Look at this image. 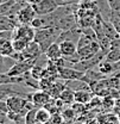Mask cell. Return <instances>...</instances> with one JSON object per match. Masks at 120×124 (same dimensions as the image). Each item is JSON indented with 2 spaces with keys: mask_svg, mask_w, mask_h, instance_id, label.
Segmentation results:
<instances>
[{
  "mask_svg": "<svg viewBox=\"0 0 120 124\" xmlns=\"http://www.w3.org/2000/svg\"><path fill=\"white\" fill-rule=\"evenodd\" d=\"M44 124H50V123H44Z\"/></svg>",
  "mask_w": 120,
  "mask_h": 124,
  "instance_id": "d590c367",
  "label": "cell"
},
{
  "mask_svg": "<svg viewBox=\"0 0 120 124\" xmlns=\"http://www.w3.org/2000/svg\"><path fill=\"white\" fill-rule=\"evenodd\" d=\"M52 82H54V81H51V80H49V79H45V78L39 79V90L46 91V92H48V91L50 90Z\"/></svg>",
  "mask_w": 120,
  "mask_h": 124,
  "instance_id": "d4e9b609",
  "label": "cell"
},
{
  "mask_svg": "<svg viewBox=\"0 0 120 124\" xmlns=\"http://www.w3.org/2000/svg\"><path fill=\"white\" fill-rule=\"evenodd\" d=\"M115 108V112H117V117H118V121L120 122V108Z\"/></svg>",
  "mask_w": 120,
  "mask_h": 124,
  "instance_id": "4dcf8cb0",
  "label": "cell"
},
{
  "mask_svg": "<svg viewBox=\"0 0 120 124\" xmlns=\"http://www.w3.org/2000/svg\"><path fill=\"white\" fill-rule=\"evenodd\" d=\"M61 113H62V116H63V118H64L65 122H71L76 117V112L74 111V108H71V106L65 108Z\"/></svg>",
  "mask_w": 120,
  "mask_h": 124,
  "instance_id": "603a6c76",
  "label": "cell"
},
{
  "mask_svg": "<svg viewBox=\"0 0 120 124\" xmlns=\"http://www.w3.org/2000/svg\"><path fill=\"white\" fill-rule=\"evenodd\" d=\"M112 13H114L115 16H118V17H120V10H118V11H115V12H112Z\"/></svg>",
  "mask_w": 120,
  "mask_h": 124,
  "instance_id": "836d02e7",
  "label": "cell"
},
{
  "mask_svg": "<svg viewBox=\"0 0 120 124\" xmlns=\"http://www.w3.org/2000/svg\"><path fill=\"white\" fill-rule=\"evenodd\" d=\"M83 124H100V123H99V121L96 118H90L88 121H85Z\"/></svg>",
  "mask_w": 120,
  "mask_h": 124,
  "instance_id": "f1b7e54d",
  "label": "cell"
},
{
  "mask_svg": "<svg viewBox=\"0 0 120 124\" xmlns=\"http://www.w3.org/2000/svg\"><path fill=\"white\" fill-rule=\"evenodd\" d=\"M65 87H67L65 80L58 79V80H56V81L52 82V85H51V87H50V90H49L48 92L50 93V95H51L54 99H57V98L60 97L61 93L65 90Z\"/></svg>",
  "mask_w": 120,
  "mask_h": 124,
  "instance_id": "7c38bea8",
  "label": "cell"
},
{
  "mask_svg": "<svg viewBox=\"0 0 120 124\" xmlns=\"http://www.w3.org/2000/svg\"><path fill=\"white\" fill-rule=\"evenodd\" d=\"M36 29L28 24H19L12 32V38H21L26 42H32L35 39Z\"/></svg>",
  "mask_w": 120,
  "mask_h": 124,
  "instance_id": "277c9868",
  "label": "cell"
},
{
  "mask_svg": "<svg viewBox=\"0 0 120 124\" xmlns=\"http://www.w3.org/2000/svg\"><path fill=\"white\" fill-rule=\"evenodd\" d=\"M39 59H31V60H24V61H18L10 68V70L7 72L8 75L11 77H21L26 73H29L32 67L37 63Z\"/></svg>",
  "mask_w": 120,
  "mask_h": 124,
  "instance_id": "7a4b0ae2",
  "label": "cell"
},
{
  "mask_svg": "<svg viewBox=\"0 0 120 124\" xmlns=\"http://www.w3.org/2000/svg\"><path fill=\"white\" fill-rule=\"evenodd\" d=\"M58 98H60L65 105L71 106V105L75 103V91H73V90L69 88V87H65V90L61 93Z\"/></svg>",
  "mask_w": 120,
  "mask_h": 124,
  "instance_id": "9a60e30c",
  "label": "cell"
},
{
  "mask_svg": "<svg viewBox=\"0 0 120 124\" xmlns=\"http://www.w3.org/2000/svg\"><path fill=\"white\" fill-rule=\"evenodd\" d=\"M12 32L13 31H2L0 32V55L5 57H12L15 53L12 44Z\"/></svg>",
  "mask_w": 120,
  "mask_h": 124,
  "instance_id": "3957f363",
  "label": "cell"
},
{
  "mask_svg": "<svg viewBox=\"0 0 120 124\" xmlns=\"http://www.w3.org/2000/svg\"><path fill=\"white\" fill-rule=\"evenodd\" d=\"M15 63V61L12 57H5L0 55V72L7 73L10 70V68Z\"/></svg>",
  "mask_w": 120,
  "mask_h": 124,
  "instance_id": "ac0fdd59",
  "label": "cell"
},
{
  "mask_svg": "<svg viewBox=\"0 0 120 124\" xmlns=\"http://www.w3.org/2000/svg\"><path fill=\"white\" fill-rule=\"evenodd\" d=\"M44 55L49 61H57V60H60L61 57H63L62 51H61V48H60V43L58 42L52 43L51 46L46 49Z\"/></svg>",
  "mask_w": 120,
  "mask_h": 124,
  "instance_id": "30bf717a",
  "label": "cell"
},
{
  "mask_svg": "<svg viewBox=\"0 0 120 124\" xmlns=\"http://www.w3.org/2000/svg\"><path fill=\"white\" fill-rule=\"evenodd\" d=\"M60 48L63 57H69L77 53V43L74 41H62L60 42Z\"/></svg>",
  "mask_w": 120,
  "mask_h": 124,
  "instance_id": "8fae6325",
  "label": "cell"
},
{
  "mask_svg": "<svg viewBox=\"0 0 120 124\" xmlns=\"http://www.w3.org/2000/svg\"><path fill=\"white\" fill-rule=\"evenodd\" d=\"M19 25L17 17L6 15H0V32L2 31H13Z\"/></svg>",
  "mask_w": 120,
  "mask_h": 124,
  "instance_id": "9c48e42d",
  "label": "cell"
},
{
  "mask_svg": "<svg viewBox=\"0 0 120 124\" xmlns=\"http://www.w3.org/2000/svg\"><path fill=\"white\" fill-rule=\"evenodd\" d=\"M115 108H120V98H117V101H115Z\"/></svg>",
  "mask_w": 120,
  "mask_h": 124,
  "instance_id": "1f68e13d",
  "label": "cell"
},
{
  "mask_svg": "<svg viewBox=\"0 0 120 124\" xmlns=\"http://www.w3.org/2000/svg\"><path fill=\"white\" fill-rule=\"evenodd\" d=\"M14 1H21V0H14Z\"/></svg>",
  "mask_w": 120,
  "mask_h": 124,
  "instance_id": "e575fe53",
  "label": "cell"
},
{
  "mask_svg": "<svg viewBox=\"0 0 120 124\" xmlns=\"http://www.w3.org/2000/svg\"><path fill=\"white\" fill-rule=\"evenodd\" d=\"M109 20H111V23L113 24V26H114L115 31L118 32V35L120 36V17L115 16L114 13H112L111 17H109Z\"/></svg>",
  "mask_w": 120,
  "mask_h": 124,
  "instance_id": "484cf974",
  "label": "cell"
},
{
  "mask_svg": "<svg viewBox=\"0 0 120 124\" xmlns=\"http://www.w3.org/2000/svg\"><path fill=\"white\" fill-rule=\"evenodd\" d=\"M86 75V72H81L74 67H64L60 70V79H63L65 81L69 80H83Z\"/></svg>",
  "mask_w": 120,
  "mask_h": 124,
  "instance_id": "52a82bcc",
  "label": "cell"
},
{
  "mask_svg": "<svg viewBox=\"0 0 120 124\" xmlns=\"http://www.w3.org/2000/svg\"><path fill=\"white\" fill-rule=\"evenodd\" d=\"M25 80L24 75L21 77H11L7 73L0 72V86L6 85V84H23Z\"/></svg>",
  "mask_w": 120,
  "mask_h": 124,
  "instance_id": "5bb4252c",
  "label": "cell"
},
{
  "mask_svg": "<svg viewBox=\"0 0 120 124\" xmlns=\"http://www.w3.org/2000/svg\"><path fill=\"white\" fill-rule=\"evenodd\" d=\"M32 7L38 16H45L56 11L60 7V5H58L57 0H42L38 4L32 5Z\"/></svg>",
  "mask_w": 120,
  "mask_h": 124,
  "instance_id": "5b68a950",
  "label": "cell"
},
{
  "mask_svg": "<svg viewBox=\"0 0 120 124\" xmlns=\"http://www.w3.org/2000/svg\"><path fill=\"white\" fill-rule=\"evenodd\" d=\"M37 13L36 11L33 10L32 5H29L26 4L24 7H21L19 10V12L17 13V20L19 24H28V25H31L32 20L37 17Z\"/></svg>",
  "mask_w": 120,
  "mask_h": 124,
  "instance_id": "8992f818",
  "label": "cell"
},
{
  "mask_svg": "<svg viewBox=\"0 0 120 124\" xmlns=\"http://www.w3.org/2000/svg\"><path fill=\"white\" fill-rule=\"evenodd\" d=\"M37 108H31L30 111L26 112V115H25V119H24V124H38L37 123V119H36Z\"/></svg>",
  "mask_w": 120,
  "mask_h": 124,
  "instance_id": "7402d4cb",
  "label": "cell"
},
{
  "mask_svg": "<svg viewBox=\"0 0 120 124\" xmlns=\"http://www.w3.org/2000/svg\"><path fill=\"white\" fill-rule=\"evenodd\" d=\"M61 31L58 28H44V29H39V30H36V35H35V42H37L41 48H42V51L44 54L46 51V49L51 46L52 43L57 42L58 39V36H60Z\"/></svg>",
  "mask_w": 120,
  "mask_h": 124,
  "instance_id": "6da1fadb",
  "label": "cell"
},
{
  "mask_svg": "<svg viewBox=\"0 0 120 124\" xmlns=\"http://www.w3.org/2000/svg\"><path fill=\"white\" fill-rule=\"evenodd\" d=\"M29 5H35V4H38L39 1H42V0H25Z\"/></svg>",
  "mask_w": 120,
  "mask_h": 124,
  "instance_id": "f546056e",
  "label": "cell"
},
{
  "mask_svg": "<svg viewBox=\"0 0 120 124\" xmlns=\"http://www.w3.org/2000/svg\"><path fill=\"white\" fill-rule=\"evenodd\" d=\"M106 1H107V5L112 12L120 10V0H106Z\"/></svg>",
  "mask_w": 120,
  "mask_h": 124,
  "instance_id": "4316f807",
  "label": "cell"
},
{
  "mask_svg": "<svg viewBox=\"0 0 120 124\" xmlns=\"http://www.w3.org/2000/svg\"><path fill=\"white\" fill-rule=\"evenodd\" d=\"M98 70L101 73V74H104V75H109V74H113L114 72H115V69H114V63H112V62H108L107 60H102V61L100 62L99 64H98Z\"/></svg>",
  "mask_w": 120,
  "mask_h": 124,
  "instance_id": "e0dca14e",
  "label": "cell"
},
{
  "mask_svg": "<svg viewBox=\"0 0 120 124\" xmlns=\"http://www.w3.org/2000/svg\"><path fill=\"white\" fill-rule=\"evenodd\" d=\"M105 60L112 63H117L120 61V48L118 49H111L105 56Z\"/></svg>",
  "mask_w": 120,
  "mask_h": 124,
  "instance_id": "d6986e66",
  "label": "cell"
},
{
  "mask_svg": "<svg viewBox=\"0 0 120 124\" xmlns=\"http://www.w3.org/2000/svg\"><path fill=\"white\" fill-rule=\"evenodd\" d=\"M51 118V112L45 108H37V113H36V119L38 124H44L49 123Z\"/></svg>",
  "mask_w": 120,
  "mask_h": 124,
  "instance_id": "2e32d148",
  "label": "cell"
},
{
  "mask_svg": "<svg viewBox=\"0 0 120 124\" xmlns=\"http://www.w3.org/2000/svg\"><path fill=\"white\" fill-rule=\"evenodd\" d=\"M30 42H26V41H24V39H21V38H12V44H13V48H14L15 51H18V53H20V51H23L28 44H29Z\"/></svg>",
  "mask_w": 120,
  "mask_h": 124,
  "instance_id": "44dd1931",
  "label": "cell"
},
{
  "mask_svg": "<svg viewBox=\"0 0 120 124\" xmlns=\"http://www.w3.org/2000/svg\"><path fill=\"white\" fill-rule=\"evenodd\" d=\"M44 70H45V67L44 66H38L37 63L32 67V69L30 70V74L32 78L39 80L43 78V74H44Z\"/></svg>",
  "mask_w": 120,
  "mask_h": 124,
  "instance_id": "ffe728a7",
  "label": "cell"
},
{
  "mask_svg": "<svg viewBox=\"0 0 120 124\" xmlns=\"http://www.w3.org/2000/svg\"><path fill=\"white\" fill-rule=\"evenodd\" d=\"M60 6H64V5H75L81 2V0H57Z\"/></svg>",
  "mask_w": 120,
  "mask_h": 124,
  "instance_id": "83f0119b",
  "label": "cell"
},
{
  "mask_svg": "<svg viewBox=\"0 0 120 124\" xmlns=\"http://www.w3.org/2000/svg\"><path fill=\"white\" fill-rule=\"evenodd\" d=\"M64 118H63V116H62V113L61 112H56V113H52L51 115V118H50V121H49V123L50 124H64Z\"/></svg>",
  "mask_w": 120,
  "mask_h": 124,
  "instance_id": "cb8c5ba5",
  "label": "cell"
},
{
  "mask_svg": "<svg viewBox=\"0 0 120 124\" xmlns=\"http://www.w3.org/2000/svg\"><path fill=\"white\" fill-rule=\"evenodd\" d=\"M83 2H98V0H81Z\"/></svg>",
  "mask_w": 120,
  "mask_h": 124,
  "instance_id": "d6a6232c",
  "label": "cell"
},
{
  "mask_svg": "<svg viewBox=\"0 0 120 124\" xmlns=\"http://www.w3.org/2000/svg\"><path fill=\"white\" fill-rule=\"evenodd\" d=\"M51 99L52 97L50 95V93L42 90H37L36 92L32 93V97H31V100L36 108H45Z\"/></svg>",
  "mask_w": 120,
  "mask_h": 124,
  "instance_id": "ba28073f",
  "label": "cell"
},
{
  "mask_svg": "<svg viewBox=\"0 0 120 124\" xmlns=\"http://www.w3.org/2000/svg\"><path fill=\"white\" fill-rule=\"evenodd\" d=\"M94 93L88 90H80V91H75V101L76 103H81L85 105H88L89 101L92 100Z\"/></svg>",
  "mask_w": 120,
  "mask_h": 124,
  "instance_id": "4fadbf2b",
  "label": "cell"
}]
</instances>
